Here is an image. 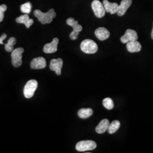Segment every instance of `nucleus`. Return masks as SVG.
<instances>
[{"label":"nucleus","instance_id":"obj_1","mask_svg":"<svg viewBox=\"0 0 153 153\" xmlns=\"http://www.w3.org/2000/svg\"><path fill=\"white\" fill-rule=\"evenodd\" d=\"M33 14L38 18L39 21L43 25L51 23L56 16V13L53 9H50L49 11L45 13L39 10H36L33 12Z\"/></svg>","mask_w":153,"mask_h":153},{"label":"nucleus","instance_id":"obj_2","mask_svg":"<svg viewBox=\"0 0 153 153\" xmlns=\"http://www.w3.org/2000/svg\"><path fill=\"white\" fill-rule=\"evenodd\" d=\"M81 49L87 54H94L98 51V47L97 43L91 39H86L81 44Z\"/></svg>","mask_w":153,"mask_h":153},{"label":"nucleus","instance_id":"obj_3","mask_svg":"<svg viewBox=\"0 0 153 153\" xmlns=\"http://www.w3.org/2000/svg\"><path fill=\"white\" fill-rule=\"evenodd\" d=\"M66 23L73 27V31L71 33L69 37L71 40H76L79 32L82 30V26L78 24V22L73 18H69L66 20Z\"/></svg>","mask_w":153,"mask_h":153},{"label":"nucleus","instance_id":"obj_4","mask_svg":"<svg viewBox=\"0 0 153 153\" xmlns=\"http://www.w3.org/2000/svg\"><path fill=\"white\" fill-rule=\"evenodd\" d=\"M38 86V83L37 82V81L35 79H31L28 81L26 84L23 89V94L25 97L26 98H32L35 93V91L37 89Z\"/></svg>","mask_w":153,"mask_h":153},{"label":"nucleus","instance_id":"obj_5","mask_svg":"<svg viewBox=\"0 0 153 153\" xmlns=\"http://www.w3.org/2000/svg\"><path fill=\"white\" fill-rule=\"evenodd\" d=\"M24 52L23 48H18L11 52V62L13 65L18 68L22 64V54Z\"/></svg>","mask_w":153,"mask_h":153},{"label":"nucleus","instance_id":"obj_6","mask_svg":"<svg viewBox=\"0 0 153 153\" xmlns=\"http://www.w3.org/2000/svg\"><path fill=\"white\" fill-rule=\"evenodd\" d=\"M97 143L93 141H81L76 143V149L78 152H86L88 150H93L97 148Z\"/></svg>","mask_w":153,"mask_h":153},{"label":"nucleus","instance_id":"obj_7","mask_svg":"<svg viewBox=\"0 0 153 153\" xmlns=\"http://www.w3.org/2000/svg\"><path fill=\"white\" fill-rule=\"evenodd\" d=\"M91 7L95 16L97 18H101L105 16V10L103 4H102L98 0L93 1L91 4Z\"/></svg>","mask_w":153,"mask_h":153},{"label":"nucleus","instance_id":"obj_8","mask_svg":"<svg viewBox=\"0 0 153 153\" xmlns=\"http://www.w3.org/2000/svg\"><path fill=\"white\" fill-rule=\"evenodd\" d=\"M137 39L138 35L137 32L133 30L128 29L125 34L121 37L120 40L123 43H127L130 41L137 40Z\"/></svg>","mask_w":153,"mask_h":153},{"label":"nucleus","instance_id":"obj_9","mask_svg":"<svg viewBox=\"0 0 153 153\" xmlns=\"http://www.w3.org/2000/svg\"><path fill=\"white\" fill-rule=\"evenodd\" d=\"M63 66V60L61 59H52L51 61L49 68L51 71H55L57 75L60 76L61 74V68Z\"/></svg>","mask_w":153,"mask_h":153},{"label":"nucleus","instance_id":"obj_10","mask_svg":"<svg viewBox=\"0 0 153 153\" xmlns=\"http://www.w3.org/2000/svg\"><path fill=\"white\" fill-rule=\"evenodd\" d=\"M47 66L46 60L43 57H39L33 59L31 62V67L33 69H41Z\"/></svg>","mask_w":153,"mask_h":153},{"label":"nucleus","instance_id":"obj_11","mask_svg":"<svg viewBox=\"0 0 153 153\" xmlns=\"http://www.w3.org/2000/svg\"><path fill=\"white\" fill-rule=\"evenodd\" d=\"M59 40L57 38L53 39L51 43L46 44L44 46L43 51L46 53H55L57 50V45L59 44Z\"/></svg>","mask_w":153,"mask_h":153},{"label":"nucleus","instance_id":"obj_12","mask_svg":"<svg viewBox=\"0 0 153 153\" xmlns=\"http://www.w3.org/2000/svg\"><path fill=\"white\" fill-rule=\"evenodd\" d=\"M132 4L131 0H122L120 5H119L117 14L119 16H123L126 14V11L129 9Z\"/></svg>","mask_w":153,"mask_h":153},{"label":"nucleus","instance_id":"obj_13","mask_svg":"<svg viewBox=\"0 0 153 153\" xmlns=\"http://www.w3.org/2000/svg\"><path fill=\"white\" fill-rule=\"evenodd\" d=\"M103 4L106 12L109 13L111 14L117 13L119 7V5L117 3H111L108 0H103Z\"/></svg>","mask_w":153,"mask_h":153},{"label":"nucleus","instance_id":"obj_14","mask_svg":"<svg viewBox=\"0 0 153 153\" xmlns=\"http://www.w3.org/2000/svg\"><path fill=\"white\" fill-rule=\"evenodd\" d=\"M142 48L141 44L137 40L130 41L126 44V49L131 53L138 52Z\"/></svg>","mask_w":153,"mask_h":153},{"label":"nucleus","instance_id":"obj_15","mask_svg":"<svg viewBox=\"0 0 153 153\" xmlns=\"http://www.w3.org/2000/svg\"><path fill=\"white\" fill-rule=\"evenodd\" d=\"M95 35L99 40L103 41L108 38L110 36L109 31L104 27H99L95 31Z\"/></svg>","mask_w":153,"mask_h":153},{"label":"nucleus","instance_id":"obj_16","mask_svg":"<svg viewBox=\"0 0 153 153\" xmlns=\"http://www.w3.org/2000/svg\"><path fill=\"white\" fill-rule=\"evenodd\" d=\"M16 22L18 23H23L26 27L29 28L33 23V19H30L27 14H25L23 16L18 17L16 19Z\"/></svg>","mask_w":153,"mask_h":153},{"label":"nucleus","instance_id":"obj_17","mask_svg":"<svg viewBox=\"0 0 153 153\" xmlns=\"http://www.w3.org/2000/svg\"><path fill=\"white\" fill-rule=\"evenodd\" d=\"M109 126V122L108 119H103L101 121L98 126L95 128V131L99 134H102L107 131Z\"/></svg>","mask_w":153,"mask_h":153},{"label":"nucleus","instance_id":"obj_18","mask_svg":"<svg viewBox=\"0 0 153 153\" xmlns=\"http://www.w3.org/2000/svg\"><path fill=\"white\" fill-rule=\"evenodd\" d=\"M93 114V109L91 108H82L79 109L78 112V115L81 119H87Z\"/></svg>","mask_w":153,"mask_h":153},{"label":"nucleus","instance_id":"obj_19","mask_svg":"<svg viewBox=\"0 0 153 153\" xmlns=\"http://www.w3.org/2000/svg\"><path fill=\"white\" fill-rule=\"evenodd\" d=\"M120 126V123L118 120H115L112 121L110 124L107 129L108 132L109 134H113L117 131Z\"/></svg>","mask_w":153,"mask_h":153},{"label":"nucleus","instance_id":"obj_20","mask_svg":"<svg viewBox=\"0 0 153 153\" xmlns=\"http://www.w3.org/2000/svg\"><path fill=\"white\" fill-rule=\"evenodd\" d=\"M16 39L14 38L11 37L9 39L7 43L4 44L5 45V48L7 52H11L14 50V45L16 44Z\"/></svg>","mask_w":153,"mask_h":153},{"label":"nucleus","instance_id":"obj_21","mask_svg":"<svg viewBox=\"0 0 153 153\" xmlns=\"http://www.w3.org/2000/svg\"><path fill=\"white\" fill-rule=\"evenodd\" d=\"M103 104L104 107L106 109H108V110L112 109L114 107L113 100H112V99L109 98H106L103 99Z\"/></svg>","mask_w":153,"mask_h":153},{"label":"nucleus","instance_id":"obj_22","mask_svg":"<svg viewBox=\"0 0 153 153\" xmlns=\"http://www.w3.org/2000/svg\"><path fill=\"white\" fill-rule=\"evenodd\" d=\"M32 5L29 2L23 4L21 6V10L22 13L25 14H29L31 12Z\"/></svg>","mask_w":153,"mask_h":153},{"label":"nucleus","instance_id":"obj_23","mask_svg":"<svg viewBox=\"0 0 153 153\" xmlns=\"http://www.w3.org/2000/svg\"><path fill=\"white\" fill-rule=\"evenodd\" d=\"M7 9V6L5 4L0 5V22H2L4 18V12Z\"/></svg>","mask_w":153,"mask_h":153},{"label":"nucleus","instance_id":"obj_24","mask_svg":"<svg viewBox=\"0 0 153 153\" xmlns=\"http://www.w3.org/2000/svg\"><path fill=\"white\" fill-rule=\"evenodd\" d=\"M6 36H7V35L5 34V33H4L1 37H0V44H4V43H3V41H4V40H5L6 38Z\"/></svg>","mask_w":153,"mask_h":153},{"label":"nucleus","instance_id":"obj_25","mask_svg":"<svg viewBox=\"0 0 153 153\" xmlns=\"http://www.w3.org/2000/svg\"><path fill=\"white\" fill-rule=\"evenodd\" d=\"M151 37H152V38L153 40V29H152V33H151Z\"/></svg>","mask_w":153,"mask_h":153}]
</instances>
